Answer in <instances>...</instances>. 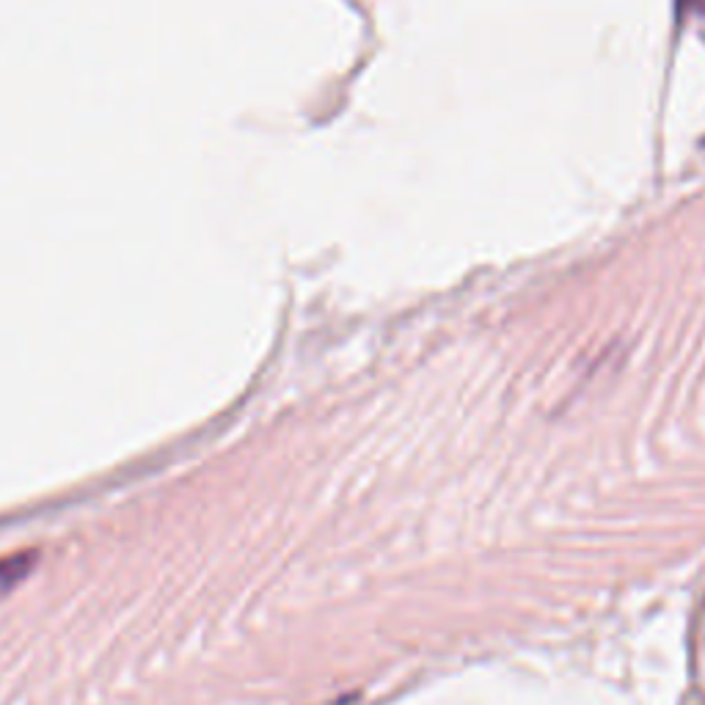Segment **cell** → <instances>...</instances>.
Listing matches in <instances>:
<instances>
[{"label": "cell", "instance_id": "6da1fadb", "mask_svg": "<svg viewBox=\"0 0 705 705\" xmlns=\"http://www.w3.org/2000/svg\"><path fill=\"white\" fill-rule=\"evenodd\" d=\"M39 556L33 551H20V554H11L6 560H0V595L14 589L22 578H28V573L33 571Z\"/></svg>", "mask_w": 705, "mask_h": 705}, {"label": "cell", "instance_id": "7a4b0ae2", "mask_svg": "<svg viewBox=\"0 0 705 705\" xmlns=\"http://www.w3.org/2000/svg\"><path fill=\"white\" fill-rule=\"evenodd\" d=\"M686 6H692L694 11L705 9V0H681V9H686Z\"/></svg>", "mask_w": 705, "mask_h": 705}]
</instances>
